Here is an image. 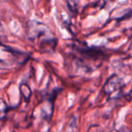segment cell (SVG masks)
<instances>
[{"label":"cell","mask_w":132,"mask_h":132,"mask_svg":"<svg viewBox=\"0 0 132 132\" xmlns=\"http://www.w3.org/2000/svg\"><path fill=\"white\" fill-rule=\"evenodd\" d=\"M124 87V84L121 80V79L118 77L117 75H112L111 77H110L106 83L104 84L102 91L103 93L110 97L111 95H113V94L118 92V91H121L122 90Z\"/></svg>","instance_id":"6da1fadb"},{"label":"cell","mask_w":132,"mask_h":132,"mask_svg":"<svg viewBox=\"0 0 132 132\" xmlns=\"http://www.w3.org/2000/svg\"><path fill=\"white\" fill-rule=\"evenodd\" d=\"M19 89H20V92H21L22 97H24V99L26 101H29V98L31 97V94H32L30 88L26 84H22L20 86Z\"/></svg>","instance_id":"7a4b0ae2"},{"label":"cell","mask_w":132,"mask_h":132,"mask_svg":"<svg viewBox=\"0 0 132 132\" xmlns=\"http://www.w3.org/2000/svg\"><path fill=\"white\" fill-rule=\"evenodd\" d=\"M8 111V107L5 101H0V120H2Z\"/></svg>","instance_id":"3957f363"},{"label":"cell","mask_w":132,"mask_h":132,"mask_svg":"<svg viewBox=\"0 0 132 132\" xmlns=\"http://www.w3.org/2000/svg\"><path fill=\"white\" fill-rule=\"evenodd\" d=\"M118 132H131V131L128 130V129L126 128H121V129L118 131Z\"/></svg>","instance_id":"277c9868"}]
</instances>
